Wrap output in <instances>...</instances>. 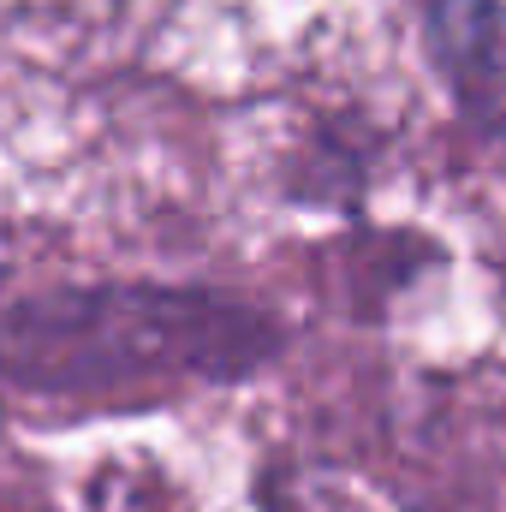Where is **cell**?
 <instances>
[{"mask_svg":"<svg viewBox=\"0 0 506 512\" xmlns=\"http://www.w3.org/2000/svg\"><path fill=\"white\" fill-rule=\"evenodd\" d=\"M286 328L239 292L173 280L48 286L0 310V382L36 399H155L245 382Z\"/></svg>","mask_w":506,"mask_h":512,"instance_id":"6da1fadb","label":"cell"}]
</instances>
